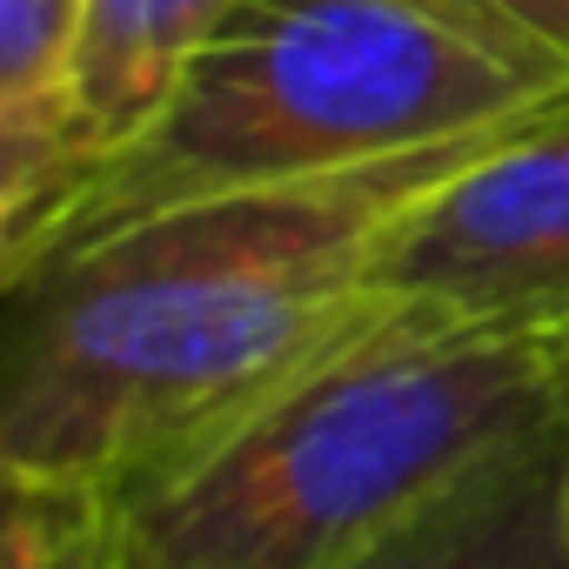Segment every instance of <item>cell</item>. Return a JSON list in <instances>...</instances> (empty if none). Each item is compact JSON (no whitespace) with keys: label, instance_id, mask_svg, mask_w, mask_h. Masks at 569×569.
<instances>
[{"label":"cell","instance_id":"7a4b0ae2","mask_svg":"<svg viewBox=\"0 0 569 569\" xmlns=\"http://www.w3.org/2000/svg\"><path fill=\"white\" fill-rule=\"evenodd\" d=\"M569 416V322L389 309L194 456L114 489L121 569H342Z\"/></svg>","mask_w":569,"mask_h":569},{"label":"cell","instance_id":"5b68a950","mask_svg":"<svg viewBox=\"0 0 569 569\" xmlns=\"http://www.w3.org/2000/svg\"><path fill=\"white\" fill-rule=\"evenodd\" d=\"M88 0H0V281L54 254L81 208L74 68Z\"/></svg>","mask_w":569,"mask_h":569},{"label":"cell","instance_id":"52a82bcc","mask_svg":"<svg viewBox=\"0 0 569 569\" xmlns=\"http://www.w3.org/2000/svg\"><path fill=\"white\" fill-rule=\"evenodd\" d=\"M241 0H88L74 68V168L88 188L161 121ZM81 214V208H74Z\"/></svg>","mask_w":569,"mask_h":569},{"label":"cell","instance_id":"ba28073f","mask_svg":"<svg viewBox=\"0 0 569 569\" xmlns=\"http://www.w3.org/2000/svg\"><path fill=\"white\" fill-rule=\"evenodd\" d=\"M0 569H121V496L74 476H0Z\"/></svg>","mask_w":569,"mask_h":569},{"label":"cell","instance_id":"277c9868","mask_svg":"<svg viewBox=\"0 0 569 569\" xmlns=\"http://www.w3.org/2000/svg\"><path fill=\"white\" fill-rule=\"evenodd\" d=\"M376 296L482 322H569V114L429 188L376 254Z\"/></svg>","mask_w":569,"mask_h":569},{"label":"cell","instance_id":"3957f363","mask_svg":"<svg viewBox=\"0 0 569 569\" xmlns=\"http://www.w3.org/2000/svg\"><path fill=\"white\" fill-rule=\"evenodd\" d=\"M562 108L569 88L502 68L416 0H241L54 254L181 201L356 174Z\"/></svg>","mask_w":569,"mask_h":569},{"label":"cell","instance_id":"30bf717a","mask_svg":"<svg viewBox=\"0 0 569 569\" xmlns=\"http://www.w3.org/2000/svg\"><path fill=\"white\" fill-rule=\"evenodd\" d=\"M562 529H569V442H562Z\"/></svg>","mask_w":569,"mask_h":569},{"label":"cell","instance_id":"6da1fadb","mask_svg":"<svg viewBox=\"0 0 569 569\" xmlns=\"http://www.w3.org/2000/svg\"><path fill=\"white\" fill-rule=\"evenodd\" d=\"M542 121L556 114L356 174L181 201L61 248L8 289L0 476L128 489L194 456L369 336L396 309L376 296L389 228L456 168Z\"/></svg>","mask_w":569,"mask_h":569},{"label":"cell","instance_id":"9c48e42d","mask_svg":"<svg viewBox=\"0 0 569 569\" xmlns=\"http://www.w3.org/2000/svg\"><path fill=\"white\" fill-rule=\"evenodd\" d=\"M416 8L496 54L502 68L569 88V0H416Z\"/></svg>","mask_w":569,"mask_h":569},{"label":"cell","instance_id":"8992f818","mask_svg":"<svg viewBox=\"0 0 569 569\" xmlns=\"http://www.w3.org/2000/svg\"><path fill=\"white\" fill-rule=\"evenodd\" d=\"M562 442L569 416L529 429L356 549L342 569H569Z\"/></svg>","mask_w":569,"mask_h":569}]
</instances>
